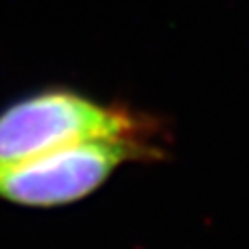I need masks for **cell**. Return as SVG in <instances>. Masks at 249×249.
<instances>
[{"label": "cell", "instance_id": "cell-1", "mask_svg": "<svg viewBox=\"0 0 249 249\" xmlns=\"http://www.w3.org/2000/svg\"><path fill=\"white\" fill-rule=\"evenodd\" d=\"M147 147L133 137L89 139L0 166V197L21 206H62L98 189L116 168Z\"/></svg>", "mask_w": 249, "mask_h": 249}, {"label": "cell", "instance_id": "cell-2", "mask_svg": "<svg viewBox=\"0 0 249 249\" xmlns=\"http://www.w3.org/2000/svg\"><path fill=\"white\" fill-rule=\"evenodd\" d=\"M137 123L71 91H46L0 114V166L89 139L133 137Z\"/></svg>", "mask_w": 249, "mask_h": 249}]
</instances>
